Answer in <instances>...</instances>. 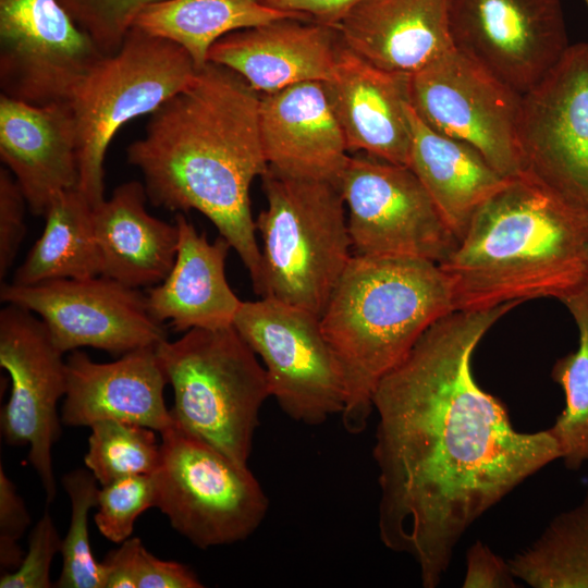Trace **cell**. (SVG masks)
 Wrapping results in <instances>:
<instances>
[{
    "label": "cell",
    "mask_w": 588,
    "mask_h": 588,
    "mask_svg": "<svg viewBox=\"0 0 588 588\" xmlns=\"http://www.w3.org/2000/svg\"><path fill=\"white\" fill-rule=\"evenodd\" d=\"M454 311L439 264L415 257L353 255L320 316L345 384L344 429L357 434L381 379L438 319Z\"/></svg>",
    "instance_id": "cell-4"
},
{
    "label": "cell",
    "mask_w": 588,
    "mask_h": 588,
    "mask_svg": "<svg viewBox=\"0 0 588 588\" xmlns=\"http://www.w3.org/2000/svg\"><path fill=\"white\" fill-rule=\"evenodd\" d=\"M586 269H587V277H588V245L586 250Z\"/></svg>",
    "instance_id": "cell-41"
},
{
    "label": "cell",
    "mask_w": 588,
    "mask_h": 588,
    "mask_svg": "<svg viewBox=\"0 0 588 588\" xmlns=\"http://www.w3.org/2000/svg\"><path fill=\"white\" fill-rule=\"evenodd\" d=\"M282 19L311 21L264 0H157L137 14L132 26L182 47L200 70L220 38Z\"/></svg>",
    "instance_id": "cell-26"
},
{
    "label": "cell",
    "mask_w": 588,
    "mask_h": 588,
    "mask_svg": "<svg viewBox=\"0 0 588 588\" xmlns=\"http://www.w3.org/2000/svg\"><path fill=\"white\" fill-rule=\"evenodd\" d=\"M98 480L88 469H75L62 478L71 501V520L62 539V569L59 588H103L101 562H97L89 543L88 513L97 505Z\"/></svg>",
    "instance_id": "cell-31"
},
{
    "label": "cell",
    "mask_w": 588,
    "mask_h": 588,
    "mask_svg": "<svg viewBox=\"0 0 588 588\" xmlns=\"http://www.w3.org/2000/svg\"><path fill=\"white\" fill-rule=\"evenodd\" d=\"M156 502L154 474L119 478L99 489L95 524L108 540L122 543L131 537L137 517Z\"/></svg>",
    "instance_id": "cell-32"
},
{
    "label": "cell",
    "mask_w": 588,
    "mask_h": 588,
    "mask_svg": "<svg viewBox=\"0 0 588 588\" xmlns=\"http://www.w3.org/2000/svg\"><path fill=\"white\" fill-rule=\"evenodd\" d=\"M509 563L515 578L534 588H588V486L578 505L556 515Z\"/></svg>",
    "instance_id": "cell-28"
},
{
    "label": "cell",
    "mask_w": 588,
    "mask_h": 588,
    "mask_svg": "<svg viewBox=\"0 0 588 588\" xmlns=\"http://www.w3.org/2000/svg\"><path fill=\"white\" fill-rule=\"evenodd\" d=\"M174 392L175 420L247 466L259 412L271 396L266 369L234 326L191 329L157 345Z\"/></svg>",
    "instance_id": "cell-6"
},
{
    "label": "cell",
    "mask_w": 588,
    "mask_h": 588,
    "mask_svg": "<svg viewBox=\"0 0 588 588\" xmlns=\"http://www.w3.org/2000/svg\"><path fill=\"white\" fill-rule=\"evenodd\" d=\"M93 213V205L78 188L57 196L44 216L41 236L16 269L12 283L34 285L101 275Z\"/></svg>",
    "instance_id": "cell-27"
},
{
    "label": "cell",
    "mask_w": 588,
    "mask_h": 588,
    "mask_svg": "<svg viewBox=\"0 0 588 588\" xmlns=\"http://www.w3.org/2000/svg\"><path fill=\"white\" fill-rule=\"evenodd\" d=\"M409 79L372 65L341 42L333 74L323 83L350 152L407 166Z\"/></svg>",
    "instance_id": "cell-19"
},
{
    "label": "cell",
    "mask_w": 588,
    "mask_h": 588,
    "mask_svg": "<svg viewBox=\"0 0 588 588\" xmlns=\"http://www.w3.org/2000/svg\"><path fill=\"white\" fill-rule=\"evenodd\" d=\"M587 245L588 216L522 173L478 209L439 266L454 310L560 301L588 281Z\"/></svg>",
    "instance_id": "cell-3"
},
{
    "label": "cell",
    "mask_w": 588,
    "mask_h": 588,
    "mask_svg": "<svg viewBox=\"0 0 588 588\" xmlns=\"http://www.w3.org/2000/svg\"><path fill=\"white\" fill-rule=\"evenodd\" d=\"M519 304L441 317L375 390L379 537L413 558L425 588L441 583L482 514L560 460L549 428L516 430L506 406L473 373L483 335Z\"/></svg>",
    "instance_id": "cell-1"
},
{
    "label": "cell",
    "mask_w": 588,
    "mask_h": 588,
    "mask_svg": "<svg viewBox=\"0 0 588 588\" xmlns=\"http://www.w3.org/2000/svg\"><path fill=\"white\" fill-rule=\"evenodd\" d=\"M341 40L334 27L282 19L233 32L216 41L208 62L241 75L257 93L331 78Z\"/></svg>",
    "instance_id": "cell-21"
},
{
    "label": "cell",
    "mask_w": 588,
    "mask_h": 588,
    "mask_svg": "<svg viewBox=\"0 0 588 588\" xmlns=\"http://www.w3.org/2000/svg\"><path fill=\"white\" fill-rule=\"evenodd\" d=\"M267 208L255 220L262 240L259 295L321 316L353 256L338 183L261 175Z\"/></svg>",
    "instance_id": "cell-5"
},
{
    "label": "cell",
    "mask_w": 588,
    "mask_h": 588,
    "mask_svg": "<svg viewBox=\"0 0 588 588\" xmlns=\"http://www.w3.org/2000/svg\"><path fill=\"white\" fill-rule=\"evenodd\" d=\"M63 354L33 311L12 304L0 310V366L11 378L1 431L9 445L28 446L48 503L57 493L51 452L61 434L57 404L66 392Z\"/></svg>",
    "instance_id": "cell-14"
},
{
    "label": "cell",
    "mask_w": 588,
    "mask_h": 588,
    "mask_svg": "<svg viewBox=\"0 0 588 588\" xmlns=\"http://www.w3.org/2000/svg\"><path fill=\"white\" fill-rule=\"evenodd\" d=\"M518 143L523 173L588 216V42L523 95Z\"/></svg>",
    "instance_id": "cell-12"
},
{
    "label": "cell",
    "mask_w": 588,
    "mask_h": 588,
    "mask_svg": "<svg viewBox=\"0 0 588 588\" xmlns=\"http://www.w3.org/2000/svg\"><path fill=\"white\" fill-rule=\"evenodd\" d=\"M362 1L364 0H264L273 9L299 13L314 22L334 28Z\"/></svg>",
    "instance_id": "cell-39"
},
{
    "label": "cell",
    "mask_w": 588,
    "mask_h": 588,
    "mask_svg": "<svg viewBox=\"0 0 588 588\" xmlns=\"http://www.w3.org/2000/svg\"><path fill=\"white\" fill-rule=\"evenodd\" d=\"M161 433L156 473L158 507L200 549L248 538L269 501L248 466H241L173 417Z\"/></svg>",
    "instance_id": "cell-8"
},
{
    "label": "cell",
    "mask_w": 588,
    "mask_h": 588,
    "mask_svg": "<svg viewBox=\"0 0 588 588\" xmlns=\"http://www.w3.org/2000/svg\"><path fill=\"white\" fill-rule=\"evenodd\" d=\"M515 576L509 560L504 561L487 544L477 540L466 552L464 588H512Z\"/></svg>",
    "instance_id": "cell-37"
},
{
    "label": "cell",
    "mask_w": 588,
    "mask_h": 588,
    "mask_svg": "<svg viewBox=\"0 0 588 588\" xmlns=\"http://www.w3.org/2000/svg\"><path fill=\"white\" fill-rule=\"evenodd\" d=\"M450 8L451 0H364L335 29L367 62L412 76L454 49Z\"/></svg>",
    "instance_id": "cell-22"
},
{
    "label": "cell",
    "mask_w": 588,
    "mask_h": 588,
    "mask_svg": "<svg viewBox=\"0 0 588 588\" xmlns=\"http://www.w3.org/2000/svg\"><path fill=\"white\" fill-rule=\"evenodd\" d=\"M26 199L12 173L0 169V279L11 269L26 234Z\"/></svg>",
    "instance_id": "cell-35"
},
{
    "label": "cell",
    "mask_w": 588,
    "mask_h": 588,
    "mask_svg": "<svg viewBox=\"0 0 588 588\" xmlns=\"http://www.w3.org/2000/svg\"><path fill=\"white\" fill-rule=\"evenodd\" d=\"M408 114L412 140L407 167L460 241L478 209L511 177L498 172L475 147L429 127L411 103Z\"/></svg>",
    "instance_id": "cell-25"
},
{
    "label": "cell",
    "mask_w": 588,
    "mask_h": 588,
    "mask_svg": "<svg viewBox=\"0 0 588 588\" xmlns=\"http://www.w3.org/2000/svg\"><path fill=\"white\" fill-rule=\"evenodd\" d=\"M103 54L115 52L137 14L157 0H60Z\"/></svg>",
    "instance_id": "cell-33"
},
{
    "label": "cell",
    "mask_w": 588,
    "mask_h": 588,
    "mask_svg": "<svg viewBox=\"0 0 588 588\" xmlns=\"http://www.w3.org/2000/svg\"><path fill=\"white\" fill-rule=\"evenodd\" d=\"M259 95L268 167L290 176L339 184L350 151L324 83L303 82Z\"/></svg>",
    "instance_id": "cell-20"
},
{
    "label": "cell",
    "mask_w": 588,
    "mask_h": 588,
    "mask_svg": "<svg viewBox=\"0 0 588 588\" xmlns=\"http://www.w3.org/2000/svg\"><path fill=\"white\" fill-rule=\"evenodd\" d=\"M66 362V392L61 422L90 427L114 419L161 432L173 422L163 391L168 382L157 346H146L111 363H96L74 350Z\"/></svg>",
    "instance_id": "cell-17"
},
{
    "label": "cell",
    "mask_w": 588,
    "mask_h": 588,
    "mask_svg": "<svg viewBox=\"0 0 588 588\" xmlns=\"http://www.w3.org/2000/svg\"><path fill=\"white\" fill-rule=\"evenodd\" d=\"M197 71L182 47L132 26L119 49L102 56L79 81L66 101L77 133L78 189L93 207L105 200L103 162L115 133L155 112Z\"/></svg>",
    "instance_id": "cell-7"
},
{
    "label": "cell",
    "mask_w": 588,
    "mask_h": 588,
    "mask_svg": "<svg viewBox=\"0 0 588 588\" xmlns=\"http://www.w3.org/2000/svg\"><path fill=\"white\" fill-rule=\"evenodd\" d=\"M136 588H199L197 576L184 564L163 561L151 554L144 544L135 563Z\"/></svg>",
    "instance_id": "cell-38"
},
{
    "label": "cell",
    "mask_w": 588,
    "mask_h": 588,
    "mask_svg": "<svg viewBox=\"0 0 588 588\" xmlns=\"http://www.w3.org/2000/svg\"><path fill=\"white\" fill-rule=\"evenodd\" d=\"M102 56L60 0H0L1 94L39 106L66 101Z\"/></svg>",
    "instance_id": "cell-15"
},
{
    "label": "cell",
    "mask_w": 588,
    "mask_h": 588,
    "mask_svg": "<svg viewBox=\"0 0 588 588\" xmlns=\"http://www.w3.org/2000/svg\"><path fill=\"white\" fill-rule=\"evenodd\" d=\"M142 544L139 538H128L105 558L103 588H136L135 563Z\"/></svg>",
    "instance_id": "cell-40"
},
{
    "label": "cell",
    "mask_w": 588,
    "mask_h": 588,
    "mask_svg": "<svg viewBox=\"0 0 588 588\" xmlns=\"http://www.w3.org/2000/svg\"><path fill=\"white\" fill-rule=\"evenodd\" d=\"M339 186L348 209L353 255L440 264L458 243L407 166L350 155Z\"/></svg>",
    "instance_id": "cell-10"
},
{
    "label": "cell",
    "mask_w": 588,
    "mask_h": 588,
    "mask_svg": "<svg viewBox=\"0 0 588 588\" xmlns=\"http://www.w3.org/2000/svg\"><path fill=\"white\" fill-rule=\"evenodd\" d=\"M143 183L131 181L94 207V230L101 275L130 287H152L170 273L177 252L179 232L152 217Z\"/></svg>",
    "instance_id": "cell-24"
},
{
    "label": "cell",
    "mask_w": 588,
    "mask_h": 588,
    "mask_svg": "<svg viewBox=\"0 0 588 588\" xmlns=\"http://www.w3.org/2000/svg\"><path fill=\"white\" fill-rule=\"evenodd\" d=\"M578 329V347L560 357L552 378L562 388L565 406L549 430L566 468L578 470L588 463V281L563 296Z\"/></svg>",
    "instance_id": "cell-29"
},
{
    "label": "cell",
    "mask_w": 588,
    "mask_h": 588,
    "mask_svg": "<svg viewBox=\"0 0 588 588\" xmlns=\"http://www.w3.org/2000/svg\"><path fill=\"white\" fill-rule=\"evenodd\" d=\"M30 524V517L15 485L0 466V566L2 573L15 571L24 554L17 541Z\"/></svg>",
    "instance_id": "cell-36"
},
{
    "label": "cell",
    "mask_w": 588,
    "mask_h": 588,
    "mask_svg": "<svg viewBox=\"0 0 588 588\" xmlns=\"http://www.w3.org/2000/svg\"><path fill=\"white\" fill-rule=\"evenodd\" d=\"M259 107V93L241 75L208 62L151 113L145 135L126 149L148 200L206 216L243 261L258 295L261 250L249 192L268 169Z\"/></svg>",
    "instance_id": "cell-2"
},
{
    "label": "cell",
    "mask_w": 588,
    "mask_h": 588,
    "mask_svg": "<svg viewBox=\"0 0 588 588\" xmlns=\"http://www.w3.org/2000/svg\"><path fill=\"white\" fill-rule=\"evenodd\" d=\"M174 221L179 232L176 257L168 277L148 290L149 314L159 323L170 321L180 332L233 326L243 302L225 277L231 245L222 236L209 242L182 213Z\"/></svg>",
    "instance_id": "cell-23"
},
{
    "label": "cell",
    "mask_w": 588,
    "mask_h": 588,
    "mask_svg": "<svg viewBox=\"0 0 588 588\" xmlns=\"http://www.w3.org/2000/svg\"><path fill=\"white\" fill-rule=\"evenodd\" d=\"M62 539L48 512L36 523L28 537V549L21 565L13 572L2 573L0 588H49L50 566L61 551Z\"/></svg>",
    "instance_id": "cell-34"
},
{
    "label": "cell",
    "mask_w": 588,
    "mask_h": 588,
    "mask_svg": "<svg viewBox=\"0 0 588 588\" xmlns=\"http://www.w3.org/2000/svg\"><path fill=\"white\" fill-rule=\"evenodd\" d=\"M90 429L84 461L101 486L158 469L161 450L154 429L114 419L99 420Z\"/></svg>",
    "instance_id": "cell-30"
},
{
    "label": "cell",
    "mask_w": 588,
    "mask_h": 588,
    "mask_svg": "<svg viewBox=\"0 0 588 588\" xmlns=\"http://www.w3.org/2000/svg\"><path fill=\"white\" fill-rule=\"evenodd\" d=\"M233 326L261 358L271 396L291 419L317 426L343 412L344 379L319 316L261 297L243 302Z\"/></svg>",
    "instance_id": "cell-9"
},
{
    "label": "cell",
    "mask_w": 588,
    "mask_h": 588,
    "mask_svg": "<svg viewBox=\"0 0 588 588\" xmlns=\"http://www.w3.org/2000/svg\"><path fill=\"white\" fill-rule=\"evenodd\" d=\"M584 1H585V3H586L587 9H588V0H584Z\"/></svg>",
    "instance_id": "cell-42"
},
{
    "label": "cell",
    "mask_w": 588,
    "mask_h": 588,
    "mask_svg": "<svg viewBox=\"0 0 588 588\" xmlns=\"http://www.w3.org/2000/svg\"><path fill=\"white\" fill-rule=\"evenodd\" d=\"M0 298L38 315L63 353L94 347L122 356L167 340L162 323L149 314L147 296L105 275L4 283Z\"/></svg>",
    "instance_id": "cell-13"
},
{
    "label": "cell",
    "mask_w": 588,
    "mask_h": 588,
    "mask_svg": "<svg viewBox=\"0 0 588 588\" xmlns=\"http://www.w3.org/2000/svg\"><path fill=\"white\" fill-rule=\"evenodd\" d=\"M454 49L520 95L569 47L560 0H451Z\"/></svg>",
    "instance_id": "cell-16"
},
{
    "label": "cell",
    "mask_w": 588,
    "mask_h": 588,
    "mask_svg": "<svg viewBox=\"0 0 588 588\" xmlns=\"http://www.w3.org/2000/svg\"><path fill=\"white\" fill-rule=\"evenodd\" d=\"M523 95L453 49L409 79V103L432 130L475 147L503 176L523 173Z\"/></svg>",
    "instance_id": "cell-11"
},
{
    "label": "cell",
    "mask_w": 588,
    "mask_h": 588,
    "mask_svg": "<svg viewBox=\"0 0 588 588\" xmlns=\"http://www.w3.org/2000/svg\"><path fill=\"white\" fill-rule=\"evenodd\" d=\"M0 158L29 211L44 217L57 196L78 188L77 133L69 102L39 106L1 94Z\"/></svg>",
    "instance_id": "cell-18"
}]
</instances>
